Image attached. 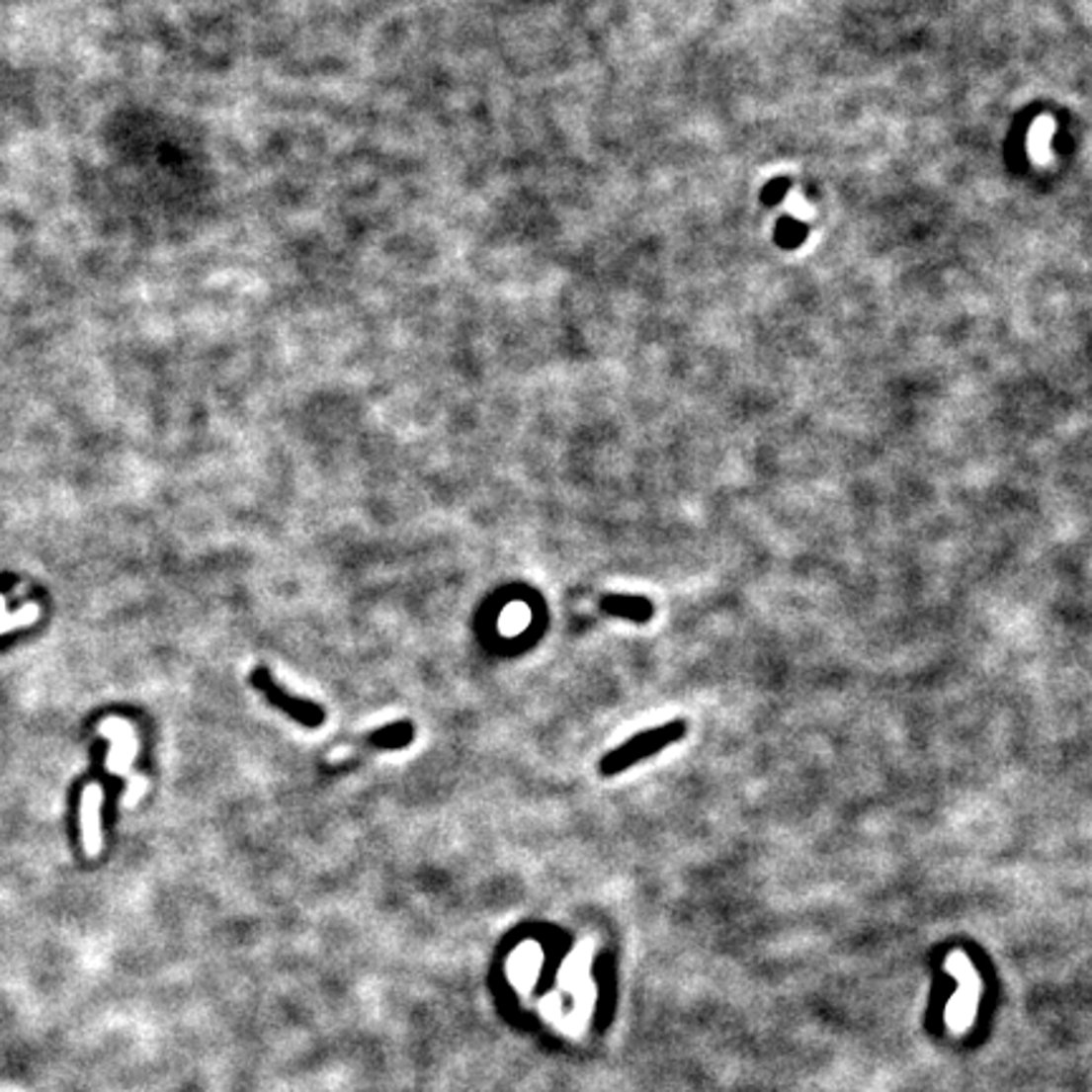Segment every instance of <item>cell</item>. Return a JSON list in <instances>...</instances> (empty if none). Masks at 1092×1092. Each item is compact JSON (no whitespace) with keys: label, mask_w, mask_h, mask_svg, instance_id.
Wrapping results in <instances>:
<instances>
[{"label":"cell","mask_w":1092,"mask_h":1092,"mask_svg":"<svg viewBox=\"0 0 1092 1092\" xmlns=\"http://www.w3.org/2000/svg\"><path fill=\"white\" fill-rule=\"evenodd\" d=\"M102 790H99L97 784H92L86 790L84 801H81V817H84L81 829H84L86 853L89 855H97L99 847H102V832H99V806H102Z\"/></svg>","instance_id":"obj_6"},{"label":"cell","mask_w":1092,"mask_h":1092,"mask_svg":"<svg viewBox=\"0 0 1092 1092\" xmlns=\"http://www.w3.org/2000/svg\"><path fill=\"white\" fill-rule=\"evenodd\" d=\"M688 733L686 720H670V723H660L655 728H645V731L635 733L632 738L623 741L618 749H613L610 754H605L600 759V774L602 777H618V774L628 772L642 759H650V756L660 754L663 749H668L670 744L681 741Z\"/></svg>","instance_id":"obj_1"},{"label":"cell","mask_w":1092,"mask_h":1092,"mask_svg":"<svg viewBox=\"0 0 1092 1092\" xmlns=\"http://www.w3.org/2000/svg\"><path fill=\"white\" fill-rule=\"evenodd\" d=\"M104 733H109V736H115V751H112V756H109V769L115 774H125L126 772V764H129V759H132V741H129V726L126 723H122V720H107L102 728Z\"/></svg>","instance_id":"obj_7"},{"label":"cell","mask_w":1092,"mask_h":1092,"mask_svg":"<svg viewBox=\"0 0 1092 1092\" xmlns=\"http://www.w3.org/2000/svg\"><path fill=\"white\" fill-rule=\"evenodd\" d=\"M248 681H251V686L264 696L266 704L274 706V709L281 711V714H287L289 718L296 720L298 726L303 728L324 726L326 711L321 709L319 704H314V701H309V698H298V696H292L289 691H284V688L274 681L269 665H256Z\"/></svg>","instance_id":"obj_3"},{"label":"cell","mask_w":1092,"mask_h":1092,"mask_svg":"<svg viewBox=\"0 0 1092 1092\" xmlns=\"http://www.w3.org/2000/svg\"><path fill=\"white\" fill-rule=\"evenodd\" d=\"M806 225L795 217H782L777 225V243L784 248H797L804 240Z\"/></svg>","instance_id":"obj_8"},{"label":"cell","mask_w":1092,"mask_h":1092,"mask_svg":"<svg viewBox=\"0 0 1092 1092\" xmlns=\"http://www.w3.org/2000/svg\"><path fill=\"white\" fill-rule=\"evenodd\" d=\"M790 180H774V183H769L767 188H764V193H761V198H764V203L767 206H774V203H779L784 198V195L790 193Z\"/></svg>","instance_id":"obj_9"},{"label":"cell","mask_w":1092,"mask_h":1092,"mask_svg":"<svg viewBox=\"0 0 1092 1092\" xmlns=\"http://www.w3.org/2000/svg\"><path fill=\"white\" fill-rule=\"evenodd\" d=\"M600 610L605 615H613V618L630 620L635 625L650 623L652 615H655V607L647 597L640 595H607L600 600Z\"/></svg>","instance_id":"obj_4"},{"label":"cell","mask_w":1092,"mask_h":1092,"mask_svg":"<svg viewBox=\"0 0 1092 1092\" xmlns=\"http://www.w3.org/2000/svg\"><path fill=\"white\" fill-rule=\"evenodd\" d=\"M946 971L959 978V994L946 1007V1027L954 1035H964L976 1022L978 999H981V978H978L971 961L964 954H959V951L946 959Z\"/></svg>","instance_id":"obj_2"},{"label":"cell","mask_w":1092,"mask_h":1092,"mask_svg":"<svg viewBox=\"0 0 1092 1092\" xmlns=\"http://www.w3.org/2000/svg\"><path fill=\"white\" fill-rule=\"evenodd\" d=\"M412 738H415V723H412V720H395V723H387V726H379L375 728V731H370L362 741H365L370 749L397 751L410 746Z\"/></svg>","instance_id":"obj_5"}]
</instances>
